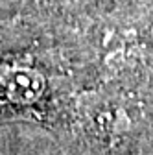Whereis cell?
Returning a JSON list of instances; mask_svg holds the SVG:
<instances>
[{"mask_svg":"<svg viewBox=\"0 0 153 155\" xmlns=\"http://www.w3.org/2000/svg\"><path fill=\"white\" fill-rule=\"evenodd\" d=\"M78 155H140L153 139L144 87L105 83L83 92L63 120Z\"/></svg>","mask_w":153,"mask_h":155,"instance_id":"cell-1","label":"cell"},{"mask_svg":"<svg viewBox=\"0 0 153 155\" xmlns=\"http://www.w3.org/2000/svg\"><path fill=\"white\" fill-rule=\"evenodd\" d=\"M46 78L31 67H0V104L11 107H33L46 94Z\"/></svg>","mask_w":153,"mask_h":155,"instance_id":"cell-2","label":"cell"},{"mask_svg":"<svg viewBox=\"0 0 153 155\" xmlns=\"http://www.w3.org/2000/svg\"><path fill=\"white\" fill-rule=\"evenodd\" d=\"M68 2H74L78 6H94V4H98L100 0H68Z\"/></svg>","mask_w":153,"mask_h":155,"instance_id":"cell-3","label":"cell"}]
</instances>
